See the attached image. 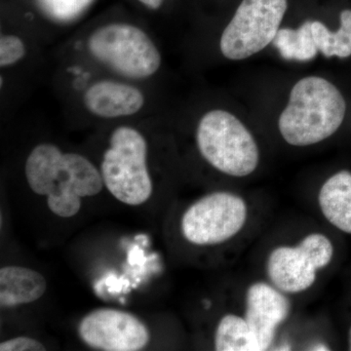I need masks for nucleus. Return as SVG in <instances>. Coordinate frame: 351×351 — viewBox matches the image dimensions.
<instances>
[{
	"label": "nucleus",
	"instance_id": "6ab92c4d",
	"mask_svg": "<svg viewBox=\"0 0 351 351\" xmlns=\"http://www.w3.org/2000/svg\"><path fill=\"white\" fill-rule=\"evenodd\" d=\"M27 54L24 41L15 34H3L0 39V66H13Z\"/></svg>",
	"mask_w": 351,
	"mask_h": 351
},
{
	"label": "nucleus",
	"instance_id": "f8f14e48",
	"mask_svg": "<svg viewBox=\"0 0 351 351\" xmlns=\"http://www.w3.org/2000/svg\"><path fill=\"white\" fill-rule=\"evenodd\" d=\"M47 288L39 272L25 267H2L0 269V306L14 307L38 301Z\"/></svg>",
	"mask_w": 351,
	"mask_h": 351
},
{
	"label": "nucleus",
	"instance_id": "9b49d317",
	"mask_svg": "<svg viewBox=\"0 0 351 351\" xmlns=\"http://www.w3.org/2000/svg\"><path fill=\"white\" fill-rule=\"evenodd\" d=\"M267 269L271 283L285 294H298L311 288L318 271L299 245L274 249L267 258Z\"/></svg>",
	"mask_w": 351,
	"mask_h": 351
},
{
	"label": "nucleus",
	"instance_id": "a211bd4d",
	"mask_svg": "<svg viewBox=\"0 0 351 351\" xmlns=\"http://www.w3.org/2000/svg\"><path fill=\"white\" fill-rule=\"evenodd\" d=\"M92 1L93 0H38L43 12L57 22L75 20Z\"/></svg>",
	"mask_w": 351,
	"mask_h": 351
},
{
	"label": "nucleus",
	"instance_id": "0eeeda50",
	"mask_svg": "<svg viewBox=\"0 0 351 351\" xmlns=\"http://www.w3.org/2000/svg\"><path fill=\"white\" fill-rule=\"evenodd\" d=\"M247 215L246 203L240 196L226 191L210 193L184 212L182 235L199 246L223 243L243 228Z\"/></svg>",
	"mask_w": 351,
	"mask_h": 351
},
{
	"label": "nucleus",
	"instance_id": "412c9836",
	"mask_svg": "<svg viewBox=\"0 0 351 351\" xmlns=\"http://www.w3.org/2000/svg\"><path fill=\"white\" fill-rule=\"evenodd\" d=\"M138 1L145 4V6L149 7V8L157 9L161 6L163 0H138Z\"/></svg>",
	"mask_w": 351,
	"mask_h": 351
},
{
	"label": "nucleus",
	"instance_id": "f257e3e1",
	"mask_svg": "<svg viewBox=\"0 0 351 351\" xmlns=\"http://www.w3.org/2000/svg\"><path fill=\"white\" fill-rule=\"evenodd\" d=\"M25 172L32 191L47 196L48 207L62 218L75 216L82 198L98 195L104 186L101 173L89 159L73 152L64 154L52 144L32 149Z\"/></svg>",
	"mask_w": 351,
	"mask_h": 351
},
{
	"label": "nucleus",
	"instance_id": "f3484780",
	"mask_svg": "<svg viewBox=\"0 0 351 351\" xmlns=\"http://www.w3.org/2000/svg\"><path fill=\"white\" fill-rule=\"evenodd\" d=\"M317 270L325 269L331 263L334 246L331 240L321 233H311L299 244Z\"/></svg>",
	"mask_w": 351,
	"mask_h": 351
},
{
	"label": "nucleus",
	"instance_id": "f03ea898",
	"mask_svg": "<svg viewBox=\"0 0 351 351\" xmlns=\"http://www.w3.org/2000/svg\"><path fill=\"white\" fill-rule=\"evenodd\" d=\"M346 110L343 95L331 82L317 76L302 78L293 87L279 117V131L289 145L318 144L338 131Z\"/></svg>",
	"mask_w": 351,
	"mask_h": 351
},
{
	"label": "nucleus",
	"instance_id": "7ed1b4c3",
	"mask_svg": "<svg viewBox=\"0 0 351 351\" xmlns=\"http://www.w3.org/2000/svg\"><path fill=\"white\" fill-rule=\"evenodd\" d=\"M201 156L219 172L246 177L256 169L260 152L255 138L237 117L215 110L203 115L196 131Z\"/></svg>",
	"mask_w": 351,
	"mask_h": 351
},
{
	"label": "nucleus",
	"instance_id": "4be33fe9",
	"mask_svg": "<svg viewBox=\"0 0 351 351\" xmlns=\"http://www.w3.org/2000/svg\"><path fill=\"white\" fill-rule=\"evenodd\" d=\"M348 348H350V350H351V327L350 332H348Z\"/></svg>",
	"mask_w": 351,
	"mask_h": 351
},
{
	"label": "nucleus",
	"instance_id": "9d476101",
	"mask_svg": "<svg viewBox=\"0 0 351 351\" xmlns=\"http://www.w3.org/2000/svg\"><path fill=\"white\" fill-rule=\"evenodd\" d=\"M145 101L138 88L110 80L94 82L83 95L88 112L101 119L131 117L142 110Z\"/></svg>",
	"mask_w": 351,
	"mask_h": 351
},
{
	"label": "nucleus",
	"instance_id": "6e6552de",
	"mask_svg": "<svg viewBox=\"0 0 351 351\" xmlns=\"http://www.w3.org/2000/svg\"><path fill=\"white\" fill-rule=\"evenodd\" d=\"M80 339L95 350L137 351L151 339V334L137 316L112 308L87 314L78 327Z\"/></svg>",
	"mask_w": 351,
	"mask_h": 351
},
{
	"label": "nucleus",
	"instance_id": "1a4fd4ad",
	"mask_svg": "<svg viewBox=\"0 0 351 351\" xmlns=\"http://www.w3.org/2000/svg\"><path fill=\"white\" fill-rule=\"evenodd\" d=\"M291 304L285 293L265 282L252 284L246 293L245 319L257 339L260 350L274 343L277 329L287 319Z\"/></svg>",
	"mask_w": 351,
	"mask_h": 351
},
{
	"label": "nucleus",
	"instance_id": "aec40b11",
	"mask_svg": "<svg viewBox=\"0 0 351 351\" xmlns=\"http://www.w3.org/2000/svg\"><path fill=\"white\" fill-rule=\"evenodd\" d=\"M1 351H43L45 348L36 339L29 337H19L0 343Z\"/></svg>",
	"mask_w": 351,
	"mask_h": 351
},
{
	"label": "nucleus",
	"instance_id": "4468645a",
	"mask_svg": "<svg viewBox=\"0 0 351 351\" xmlns=\"http://www.w3.org/2000/svg\"><path fill=\"white\" fill-rule=\"evenodd\" d=\"M218 351H261L257 339L245 317L226 314L219 320L215 332Z\"/></svg>",
	"mask_w": 351,
	"mask_h": 351
},
{
	"label": "nucleus",
	"instance_id": "423d86ee",
	"mask_svg": "<svg viewBox=\"0 0 351 351\" xmlns=\"http://www.w3.org/2000/svg\"><path fill=\"white\" fill-rule=\"evenodd\" d=\"M287 10V0H243L221 34L223 56L247 59L274 43Z\"/></svg>",
	"mask_w": 351,
	"mask_h": 351
},
{
	"label": "nucleus",
	"instance_id": "39448f33",
	"mask_svg": "<svg viewBox=\"0 0 351 351\" xmlns=\"http://www.w3.org/2000/svg\"><path fill=\"white\" fill-rule=\"evenodd\" d=\"M87 49L99 63L131 80L151 77L161 66V55L147 32L127 23H112L95 29Z\"/></svg>",
	"mask_w": 351,
	"mask_h": 351
},
{
	"label": "nucleus",
	"instance_id": "2eb2a0df",
	"mask_svg": "<svg viewBox=\"0 0 351 351\" xmlns=\"http://www.w3.org/2000/svg\"><path fill=\"white\" fill-rule=\"evenodd\" d=\"M311 32L318 51L325 57L351 56V10L341 13V25L337 32H331L318 21L311 22Z\"/></svg>",
	"mask_w": 351,
	"mask_h": 351
},
{
	"label": "nucleus",
	"instance_id": "dca6fc26",
	"mask_svg": "<svg viewBox=\"0 0 351 351\" xmlns=\"http://www.w3.org/2000/svg\"><path fill=\"white\" fill-rule=\"evenodd\" d=\"M274 44L283 59L288 61H311L318 51L309 21L304 23L298 29H279L274 39Z\"/></svg>",
	"mask_w": 351,
	"mask_h": 351
},
{
	"label": "nucleus",
	"instance_id": "20e7f679",
	"mask_svg": "<svg viewBox=\"0 0 351 351\" xmlns=\"http://www.w3.org/2000/svg\"><path fill=\"white\" fill-rule=\"evenodd\" d=\"M144 136L129 126H120L110 136L101 165L104 184L117 200L131 206L151 197L152 182L147 165Z\"/></svg>",
	"mask_w": 351,
	"mask_h": 351
},
{
	"label": "nucleus",
	"instance_id": "ddd939ff",
	"mask_svg": "<svg viewBox=\"0 0 351 351\" xmlns=\"http://www.w3.org/2000/svg\"><path fill=\"white\" fill-rule=\"evenodd\" d=\"M321 212L329 223L351 234V173L339 171L323 184L318 195Z\"/></svg>",
	"mask_w": 351,
	"mask_h": 351
}]
</instances>
